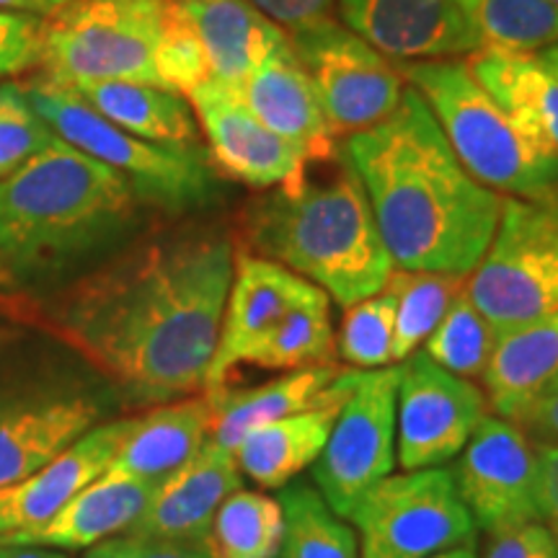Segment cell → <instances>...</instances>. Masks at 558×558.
Wrapping results in <instances>:
<instances>
[{"label":"cell","instance_id":"6","mask_svg":"<svg viewBox=\"0 0 558 558\" xmlns=\"http://www.w3.org/2000/svg\"><path fill=\"white\" fill-rule=\"evenodd\" d=\"M166 0H68L45 21V75L78 88L101 81H132L163 88L158 41Z\"/></svg>","mask_w":558,"mask_h":558},{"label":"cell","instance_id":"14","mask_svg":"<svg viewBox=\"0 0 558 558\" xmlns=\"http://www.w3.org/2000/svg\"><path fill=\"white\" fill-rule=\"evenodd\" d=\"M450 473L481 533L538 522V456L518 424L486 414Z\"/></svg>","mask_w":558,"mask_h":558},{"label":"cell","instance_id":"31","mask_svg":"<svg viewBox=\"0 0 558 558\" xmlns=\"http://www.w3.org/2000/svg\"><path fill=\"white\" fill-rule=\"evenodd\" d=\"M284 518L279 499L239 488L222 501L207 535L213 558H277Z\"/></svg>","mask_w":558,"mask_h":558},{"label":"cell","instance_id":"32","mask_svg":"<svg viewBox=\"0 0 558 558\" xmlns=\"http://www.w3.org/2000/svg\"><path fill=\"white\" fill-rule=\"evenodd\" d=\"M469 277L432 275V271L393 269L386 290L396 298L393 362H403L418 352L445 318L450 303L465 288Z\"/></svg>","mask_w":558,"mask_h":558},{"label":"cell","instance_id":"22","mask_svg":"<svg viewBox=\"0 0 558 558\" xmlns=\"http://www.w3.org/2000/svg\"><path fill=\"white\" fill-rule=\"evenodd\" d=\"M205 50L209 81L241 94L248 75L288 41L248 0H173Z\"/></svg>","mask_w":558,"mask_h":558},{"label":"cell","instance_id":"38","mask_svg":"<svg viewBox=\"0 0 558 558\" xmlns=\"http://www.w3.org/2000/svg\"><path fill=\"white\" fill-rule=\"evenodd\" d=\"M45 19L37 13L0 11V75L39 68Z\"/></svg>","mask_w":558,"mask_h":558},{"label":"cell","instance_id":"42","mask_svg":"<svg viewBox=\"0 0 558 558\" xmlns=\"http://www.w3.org/2000/svg\"><path fill=\"white\" fill-rule=\"evenodd\" d=\"M248 3L288 34L313 24V21L331 19L337 0H248Z\"/></svg>","mask_w":558,"mask_h":558},{"label":"cell","instance_id":"30","mask_svg":"<svg viewBox=\"0 0 558 558\" xmlns=\"http://www.w3.org/2000/svg\"><path fill=\"white\" fill-rule=\"evenodd\" d=\"M284 535L282 558H360L352 522L339 518L308 481H290L279 488Z\"/></svg>","mask_w":558,"mask_h":558},{"label":"cell","instance_id":"25","mask_svg":"<svg viewBox=\"0 0 558 558\" xmlns=\"http://www.w3.org/2000/svg\"><path fill=\"white\" fill-rule=\"evenodd\" d=\"M556 375L558 311L497 333V344L481 375L488 409L514 424Z\"/></svg>","mask_w":558,"mask_h":558},{"label":"cell","instance_id":"41","mask_svg":"<svg viewBox=\"0 0 558 558\" xmlns=\"http://www.w3.org/2000/svg\"><path fill=\"white\" fill-rule=\"evenodd\" d=\"M514 424L525 432L533 445L558 448V375L530 401V407Z\"/></svg>","mask_w":558,"mask_h":558},{"label":"cell","instance_id":"43","mask_svg":"<svg viewBox=\"0 0 558 558\" xmlns=\"http://www.w3.org/2000/svg\"><path fill=\"white\" fill-rule=\"evenodd\" d=\"M538 456V522L558 548V448L535 445Z\"/></svg>","mask_w":558,"mask_h":558},{"label":"cell","instance_id":"40","mask_svg":"<svg viewBox=\"0 0 558 558\" xmlns=\"http://www.w3.org/2000/svg\"><path fill=\"white\" fill-rule=\"evenodd\" d=\"M481 558H558V548L541 522H527L507 533L488 535Z\"/></svg>","mask_w":558,"mask_h":558},{"label":"cell","instance_id":"17","mask_svg":"<svg viewBox=\"0 0 558 558\" xmlns=\"http://www.w3.org/2000/svg\"><path fill=\"white\" fill-rule=\"evenodd\" d=\"M311 288L308 279L298 277L282 264L259 254H235L233 282H230L226 311H222L220 337L207 383L202 393H218L226 388L228 375L246 365L279 318Z\"/></svg>","mask_w":558,"mask_h":558},{"label":"cell","instance_id":"48","mask_svg":"<svg viewBox=\"0 0 558 558\" xmlns=\"http://www.w3.org/2000/svg\"><path fill=\"white\" fill-rule=\"evenodd\" d=\"M39 3H41V5H45L47 16H52V13H54V11H58V9H62V5H65V3H68V0H39Z\"/></svg>","mask_w":558,"mask_h":558},{"label":"cell","instance_id":"1","mask_svg":"<svg viewBox=\"0 0 558 558\" xmlns=\"http://www.w3.org/2000/svg\"><path fill=\"white\" fill-rule=\"evenodd\" d=\"M233 269L226 235L153 241L62 292L47 320L124 399L169 403L205 390Z\"/></svg>","mask_w":558,"mask_h":558},{"label":"cell","instance_id":"24","mask_svg":"<svg viewBox=\"0 0 558 558\" xmlns=\"http://www.w3.org/2000/svg\"><path fill=\"white\" fill-rule=\"evenodd\" d=\"M213 432V399L207 393L160 403L132 418L109 473L140 481H163L205 448Z\"/></svg>","mask_w":558,"mask_h":558},{"label":"cell","instance_id":"2","mask_svg":"<svg viewBox=\"0 0 558 558\" xmlns=\"http://www.w3.org/2000/svg\"><path fill=\"white\" fill-rule=\"evenodd\" d=\"M341 158L367 194L396 269L473 275L497 233L505 197L465 171L409 83L393 114L347 137Z\"/></svg>","mask_w":558,"mask_h":558},{"label":"cell","instance_id":"8","mask_svg":"<svg viewBox=\"0 0 558 558\" xmlns=\"http://www.w3.org/2000/svg\"><path fill=\"white\" fill-rule=\"evenodd\" d=\"M465 292L497 333L558 311V186L505 199L492 246L465 279Z\"/></svg>","mask_w":558,"mask_h":558},{"label":"cell","instance_id":"4","mask_svg":"<svg viewBox=\"0 0 558 558\" xmlns=\"http://www.w3.org/2000/svg\"><path fill=\"white\" fill-rule=\"evenodd\" d=\"M251 241L264 259L308 279L341 308L386 290L393 275L360 179L341 158V173L324 184L305 177L277 186L251 218Z\"/></svg>","mask_w":558,"mask_h":558},{"label":"cell","instance_id":"28","mask_svg":"<svg viewBox=\"0 0 558 558\" xmlns=\"http://www.w3.org/2000/svg\"><path fill=\"white\" fill-rule=\"evenodd\" d=\"M341 369L333 365H316L279 375L277 380L248 390H218L207 393L213 399V432L209 439L220 448L235 452L243 437L316 403L326 388L337 380Z\"/></svg>","mask_w":558,"mask_h":558},{"label":"cell","instance_id":"21","mask_svg":"<svg viewBox=\"0 0 558 558\" xmlns=\"http://www.w3.org/2000/svg\"><path fill=\"white\" fill-rule=\"evenodd\" d=\"M360 369H344L313 407L264 424L235 448V460L246 478L262 488H284L316 463L326 448L341 403L352 393Z\"/></svg>","mask_w":558,"mask_h":558},{"label":"cell","instance_id":"13","mask_svg":"<svg viewBox=\"0 0 558 558\" xmlns=\"http://www.w3.org/2000/svg\"><path fill=\"white\" fill-rule=\"evenodd\" d=\"M396 396V450L403 471L448 465L488 414L486 396L418 349L401 362Z\"/></svg>","mask_w":558,"mask_h":558},{"label":"cell","instance_id":"23","mask_svg":"<svg viewBox=\"0 0 558 558\" xmlns=\"http://www.w3.org/2000/svg\"><path fill=\"white\" fill-rule=\"evenodd\" d=\"M160 481H140L104 473L88 484L70 505L32 533L0 538L19 546H41L54 550H83L128 533L148 509Z\"/></svg>","mask_w":558,"mask_h":558},{"label":"cell","instance_id":"10","mask_svg":"<svg viewBox=\"0 0 558 558\" xmlns=\"http://www.w3.org/2000/svg\"><path fill=\"white\" fill-rule=\"evenodd\" d=\"M401 367L360 369L352 393L341 403L326 448L311 465L313 486L339 518L399 465L396 450V396Z\"/></svg>","mask_w":558,"mask_h":558},{"label":"cell","instance_id":"18","mask_svg":"<svg viewBox=\"0 0 558 558\" xmlns=\"http://www.w3.org/2000/svg\"><path fill=\"white\" fill-rule=\"evenodd\" d=\"M132 418L99 422L32 476L0 492V538L32 533L50 522L88 484L109 471Z\"/></svg>","mask_w":558,"mask_h":558},{"label":"cell","instance_id":"5","mask_svg":"<svg viewBox=\"0 0 558 558\" xmlns=\"http://www.w3.org/2000/svg\"><path fill=\"white\" fill-rule=\"evenodd\" d=\"M403 81L427 101L465 171L505 199L558 186V156L535 143L473 78L469 62H399Z\"/></svg>","mask_w":558,"mask_h":558},{"label":"cell","instance_id":"49","mask_svg":"<svg viewBox=\"0 0 558 558\" xmlns=\"http://www.w3.org/2000/svg\"><path fill=\"white\" fill-rule=\"evenodd\" d=\"M550 3H556V5H558V0H550Z\"/></svg>","mask_w":558,"mask_h":558},{"label":"cell","instance_id":"9","mask_svg":"<svg viewBox=\"0 0 558 558\" xmlns=\"http://www.w3.org/2000/svg\"><path fill=\"white\" fill-rule=\"evenodd\" d=\"M360 558H429L476 546L478 527L448 465L383 478L349 514Z\"/></svg>","mask_w":558,"mask_h":558},{"label":"cell","instance_id":"35","mask_svg":"<svg viewBox=\"0 0 558 558\" xmlns=\"http://www.w3.org/2000/svg\"><path fill=\"white\" fill-rule=\"evenodd\" d=\"M337 354L357 369H378L393 365L396 337V298L388 290L360 300L344 308Z\"/></svg>","mask_w":558,"mask_h":558},{"label":"cell","instance_id":"12","mask_svg":"<svg viewBox=\"0 0 558 558\" xmlns=\"http://www.w3.org/2000/svg\"><path fill=\"white\" fill-rule=\"evenodd\" d=\"M99 422V401L75 383L47 373H0V492Z\"/></svg>","mask_w":558,"mask_h":558},{"label":"cell","instance_id":"46","mask_svg":"<svg viewBox=\"0 0 558 558\" xmlns=\"http://www.w3.org/2000/svg\"><path fill=\"white\" fill-rule=\"evenodd\" d=\"M535 58H538V62L543 68L548 70L550 75H554V78L558 81V41L556 45H550V47H546V50H541V52H535Z\"/></svg>","mask_w":558,"mask_h":558},{"label":"cell","instance_id":"44","mask_svg":"<svg viewBox=\"0 0 558 558\" xmlns=\"http://www.w3.org/2000/svg\"><path fill=\"white\" fill-rule=\"evenodd\" d=\"M0 558H68L65 550L41 548V546H19V543L0 541Z\"/></svg>","mask_w":558,"mask_h":558},{"label":"cell","instance_id":"19","mask_svg":"<svg viewBox=\"0 0 558 558\" xmlns=\"http://www.w3.org/2000/svg\"><path fill=\"white\" fill-rule=\"evenodd\" d=\"M239 488H243V473L235 452L207 439L190 463L160 481L148 509L128 535L171 543H207L215 514Z\"/></svg>","mask_w":558,"mask_h":558},{"label":"cell","instance_id":"27","mask_svg":"<svg viewBox=\"0 0 558 558\" xmlns=\"http://www.w3.org/2000/svg\"><path fill=\"white\" fill-rule=\"evenodd\" d=\"M70 88V86H68ZM104 120L148 143L194 150L199 122L186 96L132 81H101L73 88Z\"/></svg>","mask_w":558,"mask_h":558},{"label":"cell","instance_id":"47","mask_svg":"<svg viewBox=\"0 0 558 558\" xmlns=\"http://www.w3.org/2000/svg\"><path fill=\"white\" fill-rule=\"evenodd\" d=\"M429 558H478V556H476V546H460V548L442 550V554L429 556Z\"/></svg>","mask_w":558,"mask_h":558},{"label":"cell","instance_id":"39","mask_svg":"<svg viewBox=\"0 0 558 558\" xmlns=\"http://www.w3.org/2000/svg\"><path fill=\"white\" fill-rule=\"evenodd\" d=\"M86 558H213V554L207 543H171L122 533L88 548Z\"/></svg>","mask_w":558,"mask_h":558},{"label":"cell","instance_id":"15","mask_svg":"<svg viewBox=\"0 0 558 558\" xmlns=\"http://www.w3.org/2000/svg\"><path fill=\"white\" fill-rule=\"evenodd\" d=\"M341 24L388 60H463L481 37L460 0H337Z\"/></svg>","mask_w":558,"mask_h":558},{"label":"cell","instance_id":"29","mask_svg":"<svg viewBox=\"0 0 558 558\" xmlns=\"http://www.w3.org/2000/svg\"><path fill=\"white\" fill-rule=\"evenodd\" d=\"M337 354V333L331 324V298L311 284L292 308L279 318L246 365L262 369H305L331 365Z\"/></svg>","mask_w":558,"mask_h":558},{"label":"cell","instance_id":"34","mask_svg":"<svg viewBox=\"0 0 558 558\" xmlns=\"http://www.w3.org/2000/svg\"><path fill=\"white\" fill-rule=\"evenodd\" d=\"M494 344H497V329L481 316V311L473 305L463 288L450 303L437 329L422 344V352L435 365L458 375V378L476 380L484 375Z\"/></svg>","mask_w":558,"mask_h":558},{"label":"cell","instance_id":"11","mask_svg":"<svg viewBox=\"0 0 558 558\" xmlns=\"http://www.w3.org/2000/svg\"><path fill=\"white\" fill-rule=\"evenodd\" d=\"M288 41L337 137L373 128L401 104L407 81L399 65L339 21H313L288 32Z\"/></svg>","mask_w":558,"mask_h":558},{"label":"cell","instance_id":"7","mask_svg":"<svg viewBox=\"0 0 558 558\" xmlns=\"http://www.w3.org/2000/svg\"><path fill=\"white\" fill-rule=\"evenodd\" d=\"M24 90L54 135L122 173L137 197L166 207H190L213 194V173L197 150L166 148L130 135L104 120L73 88L54 83L47 75L24 83Z\"/></svg>","mask_w":558,"mask_h":558},{"label":"cell","instance_id":"45","mask_svg":"<svg viewBox=\"0 0 558 558\" xmlns=\"http://www.w3.org/2000/svg\"><path fill=\"white\" fill-rule=\"evenodd\" d=\"M0 11H19V13H37L47 16L45 5L39 0H0Z\"/></svg>","mask_w":558,"mask_h":558},{"label":"cell","instance_id":"33","mask_svg":"<svg viewBox=\"0 0 558 558\" xmlns=\"http://www.w3.org/2000/svg\"><path fill=\"white\" fill-rule=\"evenodd\" d=\"M481 45L535 54L558 41V5L550 0H460Z\"/></svg>","mask_w":558,"mask_h":558},{"label":"cell","instance_id":"16","mask_svg":"<svg viewBox=\"0 0 558 558\" xmlns=\"http://www.w3.org/2000/svg\"><path fill=\"white\" fill-rule=\"evenodd\" d=\"M190 104L215 163L228 177L254 190L292 186L305 177L308 156L259 122L241 94L209 81L192 90Z\"/></svg>","mask_w":558,"mask_h":558},{"label":"cell","instance_id":"3","mask_svg":"<svg viewBox=\"0 0 558 558\" xmlns=\"http://www.w3.org/2000/svg\"><path fill=\"white\" fill-rule=\"evenodd\" d=\"M130 181L54 137L0 181V282L34 284L83 259L124 228Z\"/></svg>","mask_w":558,"mask_h":558},{"label":"cell","instance_id":"37","mask_svg":"<svg viewBox=\"0 0 558 558\" xmlns=\"http://www.w3.org/2000/svg\"><path fill=\"white\" fill-rule=\"evenodd\" d=\"M158 75L163 88L190 99L192 90L209 83V68L197 34L173 0H166L163 29L158 41Z\"/></svg>","mask_w":558,"mask_h":558},{"label":"cell","instance_id":"36","mask_svg":"<svg viewBox=\"0 0 558 558\" xmlns=\"http://www.w3.org/2000/svg\"><path fill=\"white\" fill-rule=\"evenodd\" d=\"M58 137L19 83H0V181L39 156Z\"/></svg>","mask_w":558,"mask_h":558},{"label":"cell","instance_id":"26","mask_svg":"<svg viewBox=\"0 0 558 558\" xmlns=\"http://www.w3.org/2000/svg\"><path fill=\"white\" fill-rule=\"evenodd\" d=\"M469 68L525 135L558 156V81L535 54L481 47Z\"/></svg>","mask_w":558,"mask_h":558},{"label":"cell","instance_id":"20","mask_svg":"<svg viewBox=\"0 0 558 558\" xmlns=\"http://www.w3.org/2000/svg\"><path fill=\"white\" fill-rule=\"evenodd\" d=\"M241 99L259 122L288 140L316 163L337 158V132L326 120L316 88L292 52L290 41L277 47L243 83Z\"/></svg>","mask_w":558,"mask_h":558}]
</instances>
